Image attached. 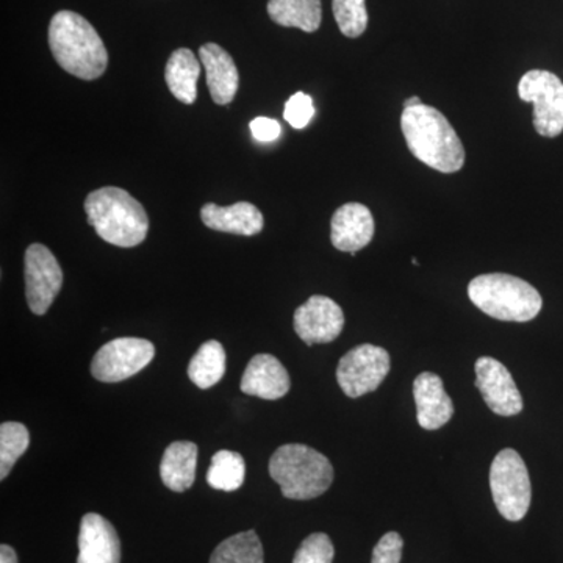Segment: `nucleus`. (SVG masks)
Returning a JSON list of instances; mask_svg holds the SVG:
<instances>
[{
  "instance_id": "9d476101",
  "label": "nucleus",
  "mask_w": 563,
  "mask_h": 563,
  "mask_svg": "<svg viewBox=\"0 0 563 563\" xmlns=\"http://www.w3.org/2000/svg\"><path fill=\"white\" fill-rule=\"evenodd\" d=\"M25 296L32 313L44 314L62 290L63 272L57 258L43 244H32L24 258Z\"/></svg>"
},
{
  "instance_id": "f257e3e1",
  "label": "nucleus",
  "mask_w": 563,
  "mask_h": 563,
  "mask_svg": "<svg viewBox=\"0 0 563 563\" xmlns=\"http://www.w3.org/2000/svg\"><path fill=\"white\" fill-rule=\"evenodd\" d=\"M401 129L407 146L418 161L435 172H461L465 150L457 132L439 110L426 103L404 109Z\"/></svg>"
},
{
  "instance_id": "c85d7f7f",
  "label": "nucleus",
  "mask_w": 563,
  "mask_h": 563,
  "mask_svg": "<svg viewBox=\"0 0 563 563\" xmlns=\"http://www.w3.org/2000/svg\"><path fill=\"white\" fill-rule=\"evenodd\" d=\"M404 540L398 532H387L374 547L372 563H401Z\"/></svg>"
},
{
  "instance_id": "423d86ee",
  "label": "nucleus",
  "mask_w": 563,
  "mask_h": 563,
  "mask_svg": "<svg viewBox=\"0 0 563 563\" xmlns=\"http://www.w3.org/2000/svg\"><path fill=\"white\" fill-rule=\"evenodd\" d=\"M490 490L496 509L506 520L521 521L529 512L532 485L528 466L515 450H503L490 468Z\"/></svg>"
},
{
  "instance_id": "393cba45",
  "label": "nucleus",
  "mask_w": 563,
  "mask_h": 563,
  "mask_svg": "<svg viewBox=\"0 0 563 563\" xmlns=\"http://www.w3.org/2000/svg\"><path fill=\"white\" fill-rule=\"evenodd\" d=\"M31 433L21 422H3L0 426V479H7L14 463L27 451Z\"/></svg>"
},
{
  "instance_id": "2f4dec72",
  "label": "nucleus",
  "mask_w": 563,
  "mask_h": 563,
  "mask_svg": "<svg viewBox=\"0 0 563 563\" xmlns=\"http://www.w3.org/2000/svg\"><path fill=\"white\" fill-rule=\"evenodd\" d=\"M422 102L420 98H417V96H413V98L407 99L406 102H404V109H412V107L422 106Z\"/></svg>"
},
{
  "instance_id": "7c9ffc66",
  "label": "nucleus",
  "mask_w": 563,
  "mask_h": 563,
  "mask_svg": "<svg viewBox=\"0 0 563 563\" xmlns=\"http://www.w3.org/2000/svg\"><path fill=\"white\" fill-rule=\"evenodd\" d=\"M0 563H18L16 551L9 547V544L0 547Z\"/></svg>"
},
{
  "instance_id": "b1692460",
  "label": "nucleus",
  "mask_w": 563,
  "mask_h": 563,
  "mask_svg": "<svg viewBox=\"0 0 563 563\" xmlns=\"http://www.w3.org/2000/svg\"><path fill=\"white\" fill-rule=\"evenodd\" d=\"M265 554L257 532L246 531L229 537L218 544L210 563H263Z\"/></svg>"
},
{
  "instance_id": "cd10ccee",
  "label": "nucleus",
  "mask_w": 563,
  "mask_h": 563,
  "mask_svg": "<svg viewBox=\"0 0 563 563\" xmlns=\"http://www.w3.org/2000/svg\"><path fill=\"white\" fill-rule=\"evenodd\" d=\"M314 117L312 98L306 92H296L285 103L284 118L291 128L303 129Z\"/></svg>"
},
{
  "instance_id": "7ed1b4c3",
  "label": "nucleus",
  "mask_w": 563,
  "mask_h": 563,
  "mask_svg": "<svg viewBox=\"0 0 563 563\" xmlns=\"http://www.w3.org/2000/svg\"><path fill=\"white\" fill-rule=\"evenodd\" d=\"M88 222L103 242L120 247L139 246L146 240L150 218L128 191L103 187L85 199Z\"/></svg>"
},
{
  "instance_id": "dca6fc26",
  "label": "nucleus",
  "mask_w": 563,
  "mask_h": 563,
  "mask_svg": "<svg viewBox=\"0 0 563 563\" xmlns=\"http://www.w3.org/2000/svg\"><path fill=\"white\" fill-rule=\"evenodd\" d=\"M287 369L272 354H257L247 363L242 377L244 395L257 396L266 401H276L290 391Z\"/></svg>"
},
{
  "instance_id": "ddd939ff",
  "label": "nucleus",
  "mask_w": 563,
  "mask_h": 563,
  "mask_svg": "<svg viewBox=\"0 0 563 563\" xmlns=\"http://www.w3.org/2000/svg\"><path fill=\"white\" fill-rule=\"evenodd\" d=\"M373 236L374 218L368 207L363 203H344L333 213L331 242L335 250L350 252L354 257L357 251L372 243Z\"/></svg>"
},
{
  "instance_id": "0eeeda50",
  "label": "nucleus",
  "mask_w": 563,
  "mask_h": 563,
  "mask_svg": "<svg viewBox=\"0 0 563 563\" xmlns=\"http://www.w3.org/2000/svg\"><path fill=\"white\" fill-rule=\"evenodd\" d=\"M521 101L533 106V128L547 139L563 132V84L550 70L533 69L518 84Z\"/></svg>"
},
{
  "instance_id": "2eb2a0df",
  "label": "nucleus",
  "mask_w": 563,
  "mask_h": 563,
  "mask_svg": "<svg viewBox=\"0 0 563 563\" xmlns=\"http://www.w3.org/2000/svg\"><path fill=\"white\" fill-rule=\"evenodd\" d=\"M77 563H121L117 529L99 514L81 518Z\"/></svg>"
},
{
  "instance_id": "20e7f679",
  "label": "nucleus",
  "mask_w": 563,
  "mask_h": 563,
  "mask_svg": "<svg viewBox=\"0 0 563 563\" xmlns=\"http://www.w3.org/2000/svg\"><path fill=\"white\" fill-rule=\"evenodd\" d=\"M269 476L282 495L296 501L318 498L331 488L333 466L324 454L306 444L280 446L269 461Z\"/></svg>"
},
{
  "instance_id": "6e6552de",
  "label": "nucleus",
  "mask_w": 563,
  "mask_h": 563,
  "mask_svg": "<svg viewBox=\"0 0 563 563\" xmlns=\"http://www.w3.org/2000/svg\"><path fill=\"white\" fill-rule=\"evenodd\" d=\"M390 354L384 347L365 343L343 355L336 368V383L344 395L361 398L376 391L390 373Z\"/></svg>"
},
{
  "instance_id": "39448f33",
  "label": "nucleus",
  "mask_w": 563,
  "mask_h": 563,
  "mask_svg": "<svg viewBox=\"0 0 563 563\" xmlns=\"http://www.w3.org/2000/svg\"><path fill=\"white\" fill-rule=\"evenodd\" d=\"M468 296L477 309L499 321L528 322L542 310L540 292L510 274H483L470 282Z\"/></svg>"
},
{
  "instance_id": "412c9836",
  "label": "nucleus",
  "mask_w": 563,
  "mask_h": 563,
  "mask_svg": "<svg viewBox=\"0 0 563 563\" xmlns=\"http://www.w3.org/2000/svg\"><path fill=\"white\" fill-rule=\"evenodd\" d=\"M268 14L282 27L313 33L321 25V0H269Z\"/></svg>"
},
{
  "instance_id": "6ab92c4d",
  "label": "nucleus",
  "mask_w": 563,
  "mask_h": 563,
  "mask_svg": "<svg viewBox=\"0 0 563 563\" xmlns=\"http://www.w3.org/2000/svg\"><path fill=\"white\" fill-rule=\"evenodd\" d=\"M198 446L192 442H174L166 448L161 463L163 484L173 492H185L195 484Z\"/></svg>"
},
{
  "instance_id": "f3484780",
  "label": "nucleus",
  "mask_w": 563,
  "mask_h": 563,
  "mask_svg": "<svg viewBox=\"0 0 563 563\" xmlns=\"http://www.w3.org/2000/svg\"><path fill=\"white\" fill-rule=\"evenodd\" d=\"M199 60L206 69L211 99L218 106L231 103L240 85L239 69L231 55L218 44L207 43L199 49Z\"/></svg>"
},
{
  "instance_id": "a878e982",
  "label": "nucleus",
  "mask_w": 563,
  "mask_h": 563,
  "mask_svg": "<svg viewBox=\"0 0 563 563\" xmlns=\"http://www.w3.org/2000/svg\"><path fill=\"white\" fill-rule=\"evenodd\" d=\"M333 16L340 32L347 38H358L368 27L365 0H332Z\"/></svg>"
},
{
  "instance_id": "aec40b11",
  "label": "nucleus",
  "mask_w": 563,
  "mask_h": 563,
  "mask_svg": "<svg viewBox=\"0 0 563 563\" xmlns=\"http://www.w3.org/2000/svg\"><path fill=\"white\" fill-rule=\"evenodd\" d=\"M201 60L187 47L174 51L166 63L165 79L174 98L181 103L191 106L198 98L199 74H201Z\"/></svg>"
},
{
  "instance_id": "4468645a",
  "label": "nucleus",
  "mask_w": 563,
  "mask_h": 563,
  "mask_svg": "<svg viewBox=\"0 0 563 563\" xmlns=\"http://www.w3.org/2000/svg\"><path fill=\"white\" fill-rule=\"evenodd\" d=\"M417 404V420L426 431H437L451 421L454 404L444 390L442 377L433 373H421L413 383Z\"/></svg>"
},
{
  "instance_id": "4be33fe9",
  "label": "nucleus",
  "mask_w": 563,
  "mask_h": 563,
  "mask_svg": "<svg viewBox=\"0 0 563 563\" xmlns=\"http://www.w3.org/2000/svg\"><path fill=\"white\" fill-rule=\"evenodd\" d=\"M224 373L225 351L217 340L203 343L188 366V377L201 390H207L220 383Z\"/></svg>"
},
{
  "instance_id": "c756f323",
  "label": "nucleus",
  "mask_w": 563,
  "mask_h": 563,
  "mask_svg": "<svg viewBox=\"0 0 563 563\" xmlns=\"http://www.w3.org/2000/svg\"><path fill=\"white\" fill-rule=\"evenodd\" d=\"M251 132L255 140L262 141V143H272L279 139L282 128L276 120L261 117L251 121Z\"/></svg>"
},
{
  "instance_id": "bb28decb",
  "label": "nucleus",
  "mask_w": 563,
  "mask_h": 563,
  "mask_svg": "<svg viewBox=\"0 0 563 563\" xmlns=\"http://www.w3.org/2000/svg\"><path fill=\"white\" fill-rule=\"evenodd\" d=\"M335 548L328 533L317 532L307 537L296 551L292 563H332Z\"/></svg>"
},
{
  "instance_id": "a211bd4d",
  "label": "nucleus",
  "mask_w": 563,
  "mask_h": 563,
  "mask_svg": "<svg viewBox=\"0 0 563 563\" xmlns=\"http://www.w3.org/2000/svg\"><path fill=\"white\" fill-rule=\"evenodd\" d=\"M201 218L203 224L213 231L243 236L257 235L265 224L262 211L250 202H236L229 207L206 203Z\"/></svg>"
},
{
  "instance_id": "f8f14e48",
  "label": "nucleus",
  "mask_w": 563,
  "mask_h": 563,
  "mask_svg": "<svg viewBox=\"0 0 563 563\" xmlns=\"http://www.w3.org/2000/svg\"><path fill=\"white\" fill-rule=\"evenodd\" d=\"M295 331L303 343H331L342 333L344 328V313L342 307L325 296H312L295 312Z\"/></svg>"
},
{
  "instance_id": "f03ea898",
  "label": "nucleus",
  "mask_w": 563,
  "mask_h": 563,
  "mask_svg": "<svg viewBox=\"0 0 563 563\" xmlns=\"http://www.w3.org/2000/svg\"><path fill=\"white\" fill-rule=\"evenodd\" d=\"M49 47L55 62L81 80L99 79L109 66V52L101 36L74 11H58L52 18Z\"/></svg>"
},
{
  "instance_id": "1a4fd4ad",
  "label": "nucleus",
  "mask_w": 563,
  "mask_h": 563,
  "mask_svg": "<svg viewBox=\"0 0 563 563\" xmlns=\"http://www.w3.org/2000/svg\"><path fill=\"white\" fill-rule=\"evenodd\" d=\"M154 355L155 346L147 340L133 336L111 340L96 352L91 373L101 383H122L146 368Z\"/></svg>"
},
{
  "instance_id": "9b49d317",
  "label": "nucleus",
  "mask_w": 563,
  "mask_h": 563,
  "mask_svg": "<svg viewBox=\"0 0 563 563\" xmlns=\"http://www.w3.org/2000/svg\"><path fill=\"white\" fill-rule=\"evenodd\" d=\"M476 385L485 404L499 417H515L521 413L525 404L521 393L515 384L512 374L501 362L493 357L477 358L474 365Z\"/></svg>"
},
{
  "instance_id": "5701e85b",
  "label": "nucleus",
  "mask_w": 563,
  "mask_h": 563,
  "mask_svg": "<svg viewBox=\"0 0 563 563\" xmlns=\"http://www.w3.org/2000/svg\"><path fill=\"white\" fill-rule=\"evenodd\" d=\"M246 463L242 454L222 450L211 457L207 484L214 490L235 492L244 484Z\"/></svg>"
}]
</instances>
